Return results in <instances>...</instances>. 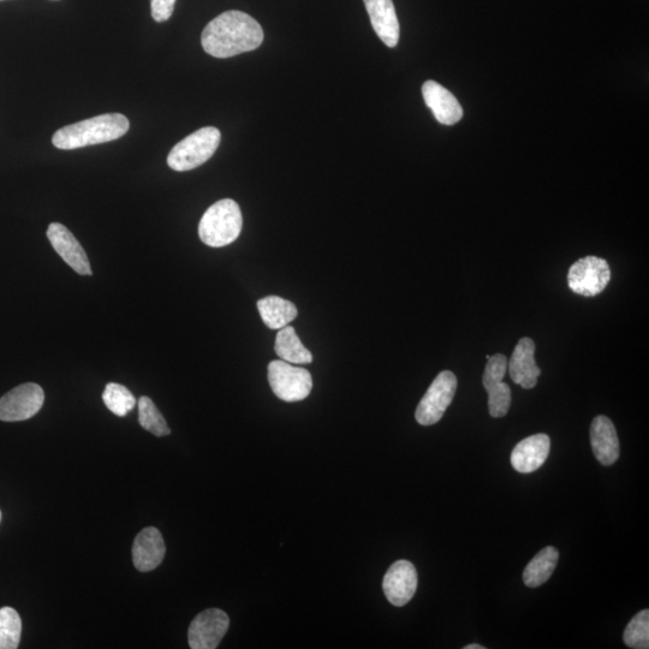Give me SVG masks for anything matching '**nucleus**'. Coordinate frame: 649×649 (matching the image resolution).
<instances>
[{
	"label": "nucleus",
	"mask_w": 649,
	"mask_h": 649,
	"mask_svg": "<svg viewBox=\"0 0 649 649\" xmlns=\"http://www.w3.org/2000/svg\"><path fill=\"white\" fill-rule=\"evenodd\" d=\"M260 23L242 11H226L212 20L201 35L204 50L216 58H230L258 49L263 44Z\"/></svg>",
	"instance_id": "obj_1"
},
{
	"label": "nucleus",
	"mask_w": 649,
	"mask_h": 649,
	"mask_svg": "<svg viewBox=\"0 0 649 649\" xmlns=\"http://www.w3.org/2000/svg\"><path fill=\"white\" fill-rule=\"evenodd\" d=\"M129 128V119L122 113H106L59 129L52 144L58 150H77L121 139Z\"/></svg>",
	"instance_id": "obj_2"
},
{
	"label": "nucleus",
	"mask_w": 649,
	"mask_h": 649,
	"mask_svg": "<svg viewBox=\"0 0 649 649\" xmlns=\"http://www.w3.org/2000/svg\"><path fill=\"white\" fill-rule=\"evenodd\" d=\"M240 206L231 199L216 202L205 212L199 224L201 241L213 248H222L235 242L242 231Z\"/></svg>",
	"instance_id": "obj_3"
},
{
	"label": "nucleus",
	"mask_w": 649,
	"mask_h": 649,
	"mask_svg": "<svg viewBox=\"0 0 649 649\" xmlns=\"http://www.w3.org/2000/svg\"><path fill=\"white\" fill-rule=\"evenodd\" d=\"M222 135L217 128L206 127L196 130L186 139L178 142L172 148L168 157V165L178 172L199 168L213 157L220 145Z\"/></svg>",
	"instance_id": "obj_4"
},
{
	"label": "nucleus",
	"mask_w": 649,
	"mask_h": 649,
	"mask_svg": "<svg viewBox=\"0 0 649 649\" xmlns=\"http://www.w3.org/2000/svg\"><path fill=\"white\" fill-rule=\"evenodd\" d=\"M269 381L273 394L289 403L306 400L313 389L312 375L307 369L283 360L270 363Z\"/></svg>",
	"instance_id": "obj_5"
},
{
	"label": "nucleus",
	"mask_w": 649,
	"mask_h": 649,
	"mask_svg": "<svg viewBox=\"0 0 649 649\" xmlns=\"http://www.w3.org/2000/svg\"><path fill=\"white\" fill-rule=\"evenodd\" d=\"M456 390V375L450 371L439 373L416 409V421L422 426L436 425L454 400Z\"/></svg>",
	"instance_id": "obj_6"
},
{
	"label": "nucleus",
	"mask_w": 649,
	"mask_h": 649,
	"mask_svg": "<svg viewBox=\"0 0 649 649\" xmlns=\"http://www.w3.org/2000/svg\"><path fill=\"white\" fill-rule=\"evenodd\" d=\"M611 279L609 263L598 256H586L570 267L568 284L575 294L594 297L605 290Z\"/></svg>",
	"instance_id": "obj_7"
},
{
	"label": "nucleus",
	"mask_w": 649,
	"mask_h": 649,
	"mask_svg": "<svg viewBox=\"0 0 649 649\" xmlns=\"http://www.w3.org/2000/svg\"><path fill=\"white\" fill-rule=\"evenodd\" d=\"M44 390L34 383L15 387L0 398V420L19 422L33 418L43 408Z\"/></svg>",
	"instance_id": "obj_8"
},
{
	"label": "nucleus",
	"mask_w": 649,
	"mask_h": 649,
	"mask_svg": "<svg viewBox=\"0 0 649 649\" xmlns=\"http://www.w3.org/2000/svg\"><path fill=\"white\" fill-rule=\"evenodd\" d=\"M482 384L488 394V410L492 418H503L511 406V390L503 383L508 371V359L503 354H496L487 360Z\"/></svg>",
	"instance_id": "obj_9"
},
{
	"label": "nucleus",
	"mask_w": 649,
	"mask_h": 649,
	"mask_svg": "<svg viewBox=\"0 0 649 649\" xmlns=\"http://www.w3.org/2000/svg\"><path fill=\"white\" fill-rule=\"evenodd\" d=\"M229 616L223 610L208 609L199 613L190 624L188 641L193 649H214L228 633Z\"/></svg>",
	"instance_id": "obj_10"
},
{
	"label": "nucleus",
	"mask_w": 649,
	"mask_h": 649,
	"mask_svg": "<svg viewBox=\"0 0 649 649\" xmlns=\"http://www.w3.org/2000/svg\"><path fill=\"white\" fill-rule=\"evenodd\" d=\"M385 597L394 606L407 605L418 589V573L408 561H398L387 570L383 581Z\"/></svg>",
	"instance_id": "obj_11"
},
{
	"label": "nucleus",
	"mask_w": 649,
	"mask_h": 649,
	"mask_svg": "<svg viewBox=\"0 0 649 649\" xmlns=\"http://www.w3.org/2000/svg\"><path fill=\"white\" fill-rule=\"evenodd\" d=\"M47 237L56 252L71 269L82 276H92L91 264L85 249L76 237L63 224L52 223L47 230Z\"/></svg>",
	"instance_id": "obj_12"
},
{
	"label": "nucleus",
	"mask_w": 649,
	"mask_h": 649,
	"mask_svg": "<svg viewBox=\"0 0 649 649\" xmlns=\"http://www.w3.org/2000/svg\"><path fill=\"white\" fill-rule=\"evenodd\" d=\"M551 440L547 434L523 439L511 454V464L517 472L529 474L538 470L550 455Z\"/></svg>",
	"instance_id": "obj_13"
},
{
	"label": "nucleus",
	"mask_w": 649,
	"mask_h": 649,
	"mask_svg": "<svg viewBox=\"0 0 649 649\" xmlns=\"http://www.w3.org/2000/svg\"><path fill=\"white\" fill-rule=\"evenodd\" d=\"M535 343L532 338H522L512 354L508 369L515 384L531 390L538 384L541 371L534 359Z\"/></svg>",
	"instance_id": "obj_14"
},
{
	"label": "nucleus",
	"mask_w": 649,
	"mask_h": 649,
	"mask_svg": "<svg viewBox=\"0 0 649 649\" xmlns=\"http://www.w3.org/2000/svg\"><path fill=\"white\" fill-rule=\"evenodd\" d=\"M166 547L162 533L148 527L138 534L133 545V562L141 573L157 569L163 563Z\"/></svg>",
	"instance_id": "obj_15"
},
{
	"label": "nucleus",
	"mask_w": 649,
	"mask_h": 649,
	"mask_svg": "<svg viewBox=\"0 0 649 649\" xmlns=\"http://www.w3.org/2000/svg\"><path fill=\"white\" fill-rule=\"evenodd\" d=\"M425 103L434 117L444 125H454L461 121L463 109L454 94L436 81H427L422 86Z\"/></svg>",
	"instance_id": "obj_16"
},
{
	"label": "nucleus",
	"mask_w": 649,
	"mask_h": 649,
	"mask_svg": "<svg viewBox=\"0 0 649 649\" xmlns=\"http://www.w3.org/2000/svg\"><path fill=\"white\" fill-rule=\"evenodd\" d=\"M372 27L381 41L394 49L400 41V22L392 0H363Z\"/></svg>",
	"instance_id": "obj_17"
},
{
	"label": "nucleus",
	"mask_w": 649,
	"mask_h": 649,
	"mask_svg": "<svg viewBox=\"0 0 649 649\" xmlns=\"http://www.w3.org/2000/svg\"><path fill=\"white\" fill-rule=\"evenodd\" d=\"M591 444L593 454L605 467L615 464L619 458V440L613 422L599 415L592 422Z\"/></svg>",
	"instance_id": "obj_18"
},
{
	"label": "nucleus",
	"mask_w": 649,
	"mask_h": 649,
	"mask_svg": "<svg viewBox=\"0 0 649 649\" xmlns=\"http://www.w3.org/2000/svg\"><path fill=\"white\" fill-rule=\"evenodd\" d=\"M258 309L267 327L281 330L297 318V308L293 302L279 296H267L258 301Z\"/></svg>",
	"instance_id": "obj_19"
},
{
	"label": "nucleus",
	"mask_w": 649,
	"mask_h": 649,
	"mask_svg": "<svg viewBox=\"0 0 649 649\" xmlns=\"http://www.w3.org/2000/svg\"><path fill=\"white\" fill-rule=\"evenodd\" d=\"M559 559V552L553 546H547L535 556L527 565L525 573H523V581L529 588H537L543 586L545 582L550 580V577L555 571Z\"/></svg>",
	"instance_id": "obj_20"
},
{
	"label": "nucleus",
	"mask_w": 649,
	"mask_h": 649,
	"mask_svg": "<svg viewBox=\"0 0 649 649\" xmlns=\"http://www.w3.org/2000/svg\"><path fill=\"white\" fill-rule=\"evenodd\" d=\"M275 350L283 361L295 365H308L313 361L311 351L302 344L294 327L291 326H285L278 332Z\"/></svg>",
	"instance_id": "obj_21"
},
{
	"label": "nucleus",
	"mask_w": 649,
	"mask_h": 649,
	"mask_svg": "<svg viewBox=\"0 0 649 649\" xmlns=\"http://www.w3.org/2000/svg\"><path fill=\"white\" fill-rule=\"evenodd\" d=\"M22 621L13 607L0 609V649H16L20 645Z\"/></svg>",
	"instance_id": "obj_22"
},
{
	"label": "nucleus",
	"mask_w": 649,
	"mask_h": 649,
	"mask_svg": "<svg viewBox=\"0 0 649 649\" xmlns=\"http://www.w3.org/2000/svg\"><path fill=\"white\" fill-rule=\"evenodd\" d=\"M139 404V422L146 431L157 437L169 436L171 433L162 413L150 397H141Z\"/></svg>",
	"instance_id": "obj_23"
},
{
	"label": "nucleus",
	"mask_w": 649,
	"mask_h": 649,
	"mask_svg": "<svg viewBox=\"0 0 649 649\" xmlns=\"http://www.w3.org/2000/svg\"><path fill=\"white\" fill-rule=\"evenodd\" d=\"M103 400L107 409L117 416L127 415L136 406L132 392L127 387L115 383L106 385Z\"/></svg>",
	"instance_id": "obj_24"
},
{
	"label": "nucleus",
	"mask_w": 649,
	"mask_h": 649,
	"mask_svg": "<svg viewBox=\"0 0 649 649\" xmlns=\"http://www.w3.org/2000/svg\"><path fill=\"white\" fill-rule=\"evenodd\" d=\"M625 645L634 649L649 648V611L643 610L631 619L624 631Z\"/></svg>",
	"instance_id": "obj_25"
},
{
	"label": "nucleus",
	"mask_w": 649,
	"mask_h": 649,
	"mask_svg": "<svg viewBox=\"0 0 649 649\" xmlns=\"http://www.w3.org/2000/svg\"><path fill=\"white\" fill-rule=\"evenodd\" d=\"M176 0H151L153 20L159 23L169 21L174 14Z\"/></svg>",
	"instance_id": "obj_26"
},
{
	"label": "nucleus",
	"mask_w": 649,
	"mask_h": 649,
	"mask_svg": "<svg viewBox=\"0 0 649 649\" xmlns=\"http://www.w3.org/2000/svg\"><path fill=\"white\" fill-rule=\"evenodd\" d=\"M464 649H485V647L478 645V643H473V645H468Z\"/></svg>",
	"instance_id": "obj_27"
},
{
	"label": "nucleus",
	"mask_w": 649,
	"mask_h": 649,
	"mask_svg": "<svg viewBox=\"0 0 649 649\" xmlns=\"http://www.w3.org/2000/svg\"><path fill=\"white\" fill-rule=\"evenodd\" d=\"M0 522H2V511H0Z\"/></svg>",
	"instance_id": "obj_28"
}]
</instances>
